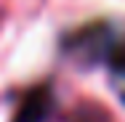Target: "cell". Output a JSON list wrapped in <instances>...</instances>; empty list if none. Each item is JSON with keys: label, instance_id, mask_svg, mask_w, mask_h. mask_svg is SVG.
<instances>
[{"label": "cell", "instance_id": "1", "mask_svg": "<svg viewBox=\"0 0 125 122\" xmlns=\"http://www.w3.org/2000/svg\"><path fill=\"white\" fill-rule=\"evenodd\" d=\"M61 53L83 66H106L125 77V21L96 19L75 27L61 37Z\"/></svg>", "mask_w": 125, "mask_h": 122}, {"label": "cell", "instance_id": "2", "mask_svg": "<svg viewBox=\"0 0 125 122\" xmlns=\"http://www.w3.org/2000/svg\"><path fill=\"white\" fill-rule=\"evenodd\" d=\"M13 122H112V117L93 103L64 106L51 85H37L21 98Z\"/></svg>", "mask_w": 125, "mask_h": 122}]
</instances>
